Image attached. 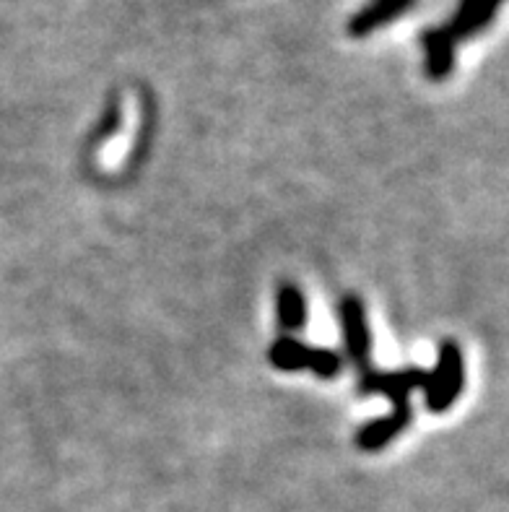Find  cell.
I'll use <instances>...</instances> for the list:
<instances>
[{
    "instance_id": "1",
    "label": "cell",
    "mask_w": 509,
    "mask_h": 512,
    "mask_svg": "<svg viewBox=\"0 0 509 512\" xmlns=\"http://www.w3.org/2000/svg\"><path fill=\"white\" fill-rule=\"evenodd\" d=\"M268 362L284 372H312V375L333 380L343 372V357L330 349H312L294 336L273 341L268 349Z\"/></svg>"
},
{
    "instance_id": "2",
    "label": "cell",
    "mask_w": 509,
    "mask_h": 512,
    "mask_svg": "<svg viewBox=\"0 0 509 512\" xmlns=\"http://www.w3.org/2000/svg\"><path fill=\"white\" fill-rule=\"evenodd\" d=\"M460 390H463V354L452 341H445L439 346L437 367H434L432 375L426 377V406L434 414L447 411L452 401L460 396Z\"/></svg>"
},
{
    "instance_id": "3",
    "label": "cell",
    "mask_w": 509,
    "mask_h": 512,
    "mask_svg": "<svg viewBox=\"0 0 509 512\" xmlns=\"http://www.w3.org/2000/svg\"><path fill=\"white\" fill-rule=\"evenodd\" d=\"M426 377L429 372L419 370V367H406L398 372L367 370L359 380V393L361 396H385L390 398L393 409H400V406H411L408 396L413 390L424 388Z\"/></svg>"
},
{
    "instance_id": "4",
    "label": "cell",
    "mask_w": 509,
    "mask_h": 512,
    "mask_svg": "<svg viewBox=\"0 0 509 512\" xmlns=\"http://www.w3.org/2000/svg\"><path fill=\"white\" fill-rule=\"evenodd\" d=\"M341 323L348 359H351L361 372H367L369 359H372V336H369L367 310H364L361 297L346 294V297L341 299Z\"/></svg>"
},
{
    "instance_id": "5",
    "label": "cell",
    "mask_w": 509,
    "mask_h": 512,
    "mask_svg": "<svg viewBox=\"0 0 509 512\" xmlns=\"http://www.w3.org/2000/svg\"><path fill=\"white\" fill-rule=\"evenodd\" d=\"M408 424H411V406L393 409L387 416L372 419V422H367L359 432H356V448L364 450V453H377V450L387 448L395 437L403 435L408 429Z\"/></svg>"
},
{
    "instance_id": "6",
    "label": "cell",
    "mask_w": 509,
    "mask_h": 512,
    "mask_svg": "<svg viewBox=\"0 0 509 512\" xmlns=\"http://www.w3.org/2000/svg\"><path fill=\"white\" fill-rule=\"evenodd\" d=\"M413 0H372L367 8H361L354 16V21L348 24V32L354 37H367L377 26L387 24V21L398 19L400 13H406Z\"/></svg>"
},
{
    "instance_id": "7",
    "label": "cell",
    "mask_w": 509,
    "mask_h": 512,
    "mask_svg": "<svg viewBox=\"0 0 509 512\" xmlns=\"http://www.w3.org/2000/svg\"><path fill=\"white\" fill-rule=\"evenodd\" d=\"M426 47V71L434 81L447 78L452 71V60H455V37L450 29H429L424 37Z\"/></svg>"
},
{
    "instance_id": "8",
    "label": "cell",
    "mask_w": 509,
    "mask_h": 512,
    "mask_svg": "<svg viewBox=\"0 0 509 512\" xmlns=\"http://www.w3.org/2000/svg\"><path fill=\"white\" fill-rule=\"evenodd\" d=\"M278 325L286 333H299L307 323V299L297 284H281L276 294Z\"/></svg>"
},
{
    "instance_id": "9",
    "label": "cell",
    "mask_w": 509,
    "mask_h": 512,
    "mask_svg": "<svg viewBox=\"0 0 509 512\" xmlns=\"http://www.w3.org/2000/svg\"><path fill=\"white\" fill-rule=\"evenodd\" d=\"M499 3L502 0H463L458 8V16H455L450 26L452 37H468V34L484 29L491 21V16H494V11H497Z\"/></svg>"
}]
</instances>
